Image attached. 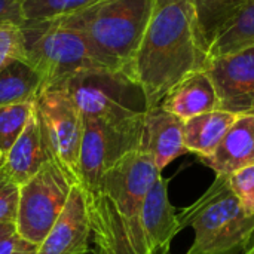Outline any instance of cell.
I'll list each match as a JSON object with an SVG mask.
<instances>
[{
  "label": "cell",
  "mask_w": 254,
  "mask_h": 254,
  "mask_svg": "<svg viewBox=\"0 0 254 254\" xmlns=\"http://www.w3.org/2000/svg\"><path fill=\"white\" fill-rule=\"evenodd\" d=\"M22 57V31L16 24H0V70Z\"/></svg>",
  "instance_id": "obj_25"
},
{
  "label": "cell",
  "mask_w": 254,
  "mask_h": 254,
  "mask_svg": "<svg viewBox=\"0 0 254 254\" xmlns=\"http://www.w3.org/2000/svg\"><path fill=\"white\" fill-rule=\"evenodd\" d=\"M243 254H254V235L253 238H252V241H250V244L247 246V249L243 252Z\"/></svg>",
  "instance_id": "obj_29"
},
{
  "label": "cell",
  "mask_w": 254,
  "mask_h": 254,
  "mask_svg": "<svg viewBox=\"0 0 254 254\" xmlns=\"http://www.w3.org/2000/svg\"><path fill=\"white\" fill-rule=\"evenodd\" d=\"M219 100V110L254 115V46L208 58L204 68Z\"/></svg>",
  "instance_id": "obj_10"
},
{
  "label": "cell",
  "mask_w": 254,
  "mask_h": 254,
  "mask_svg": "<svg viewBox=\"0 0 254 254\" xmlns=\"http://www.w3.org/2000/svg\"><path fill=\"white\" fill-rule=\"evenodd\" d=\"M140 219L152 254H170L174 237L180 232L176 208L168 199V180L162 173L147 190Z\"/></svg>",
  "instance_id": "obj_13"
},
{
  "label": "cell",
  "mask_w": 254,
  "mask_h": 254,
  "mask_svg": "<svg viewBox=\"0 0 254 254\" xmlns=\"http://www.w3.org/2000/svg\"><path fill=\"white\" fill-rule=\"evenodd\" d=\"M39 246H34L24 240L16 231L0 240V254H27L36 253Z\"/></svg>",
  "instance_id": "obj_26"
},
{
  "label": "cell",
  "mask_w": 254,
  "mask_h": 254,
  "mask_svg": "<svg viewBox=\"0 0 254 254\" xmlns=\"http://www.w3.org/2000/svg\"><path fill=\"white\" fill-rule=\"evenodd\" d=\"M254 46V0L217 34L208 49V58L220 57Z\"/></svg>",
  "instance_id": "obj_19"
},
{
  "label": "cell",
  "mask_w": 254,
  "mask_h": 254,
  "mask_svg": "<svg viewBox=\"0 0 254 254\" xmlns=\"http://www.w3.org/2000/svg\"><path fill=\"white\" fill-rule=\"evenodd\" d=\"M22 58L45 79V88L79 71L101 67L83 36L61 18L21 24Z\"/></svg>",
  "instance_id": "obj_5"
},
{
  "label": "cell",
  "mask_w": 254,
  "mask_h": 254,
  "mask_svg": "<svg viewBox=\"0 0 254 254\" xmlns=\"http://www.w3.org/2000/svg\"><path fill=\"white\" fill-rule=\"evenodd\" d=\"M207 61L208 45L190 0H155L127 74L143 89L150 109L188 76L204 70Z\"/></svg>",
  "instance_id": "obj_1"
},
{
  "label": "cell",
  "mask_w": 254,
  "mask_h": 254,
  "mask_svg": "<svg viewBox=\"0 0 254 254\" xmlns=\"http://www.w3.org/2000/svg\"><path fill=\"white\" fill-rule=\"evenodd\" d=\"M177 220L180 231L193 229L186 254H243L254 235V213L243 208L226 176H216L199 199L177 213Z\"/></svg>",
  "instance_id": "obj_3"
},
{
  "label": "cell",
  "mask_w": 254,
  "mask_h": 254,
  "mask_svg": "<svg viewBox=\"0 0 254 254\" xmlns=\"http://www.w3.org/2000/svg\"><path fill=\"white\" fill-rule=\"evenodd\" d=\"M170 254H171V253H170Z\"/></svg>",
  "instance_id": "obj_31"
},
{
  "label": "cell",
  "mask_w": 254,
  "mask_h": 254,
  "mask_svg": "<svg viewBox=\"0 0 254 254\" xmlns=\"http://www.w3.org/2000/svg\"><path fill=\"white\" fill-rule=\"evenodd\" d=\"M138 150L150 155L156 168L162 173L174 159L189 153L183 141V121L162 106L150 107L143 119Z\"/></svg>",
  "instance_id": "obj_12"
},
{
  "label": "cell",
  "mask_w": 254,
  "mask_h": 254,
  "mask_svg": "<svg viewBox=\"0 0 254 254\" xmlns=\"http://www.w3.org/2000/svg\"><path fill=\"white\" fill-rule=\"evenodd\" d=\"M34 113L51 158L79 183L83 121L73 100L61 85H51L34 100Z\"/></svg>",
  "instance_id": "obj_7"
},
{
  "label": "cell",
  "mask_w": 254,
  "mask_h": 254,
  "mask_svg": "<svg viewBox=\"0 0 254 254\" xmlns=\"http://www.w3.org/2000/svg\"><path fill=\"white\" fill-rule=\"evenodd\" d=\"M159 106L185 122L198 115L219 110V100L210 77L201 70L174 86Z\"/></svg>",
  "instance_id": "obj_16"
},
{
  "label": "cell",
  "mask_w": 254,
  "mask_h": 254,
  "mask_svg": "<svg viewBox=\"0 0 254 254\" xmlns=\"http://www.w3.org/2000/svg\"><path fill=\"white\" fill-rule=\"evenodd\" d=\"M91 222L85 190L74 185L64 210L34 254H86Z\"/></svg>",
  "instance_id": "obj_11"
},
{
  "label": "cell",
  "mask_w": 254,
  "mask_h": 254,
  "mask_svg": "<svg viewBox=\"0 0 254 254\" xmlns=\"http://www.w3.org/2000/svg\"><path fill=\"white\" fill-rule=\"evenodd\" d=\"M237 118L234 113L214 110L185 121L183 141L188 152L198 155L199 159L213 155Z\"/></svg>",
  "instance_id": "obj_17"
},
{
  "label": "cell",
  "mask_w": 254,
  "mask_h": 254,
  "mask_svg": "<svg viewBox=\"0 0 254 254\" xmlns=\"http://www.w3.org/2000/svg\"><path fill=\"white\" fill-rule=\"evenodd\" d=\"M76 183L57 161H46L27 183L19 186L16 232L39 246L64 210Z\"/></svg>",
  "instance_id": "obj_6"
},
{
  "label": "cell",
  "mask_w": 254,
  "mask_h": 254,
  "mask_svg": "<svg viewBox=\"0 0 254 254\" xmlns=\"http://www.w3.org/2000/svg\"><path fill=\"white\" fill-rule=\"evenodd\" d=\"M199 161L216 176H229L254 165V115L238 116L214 153Z\"/></svg>",
  "instance_id": "obj_14"
},
{
  "label": "cell",
  "mask_w": 254,
  "mask_h": 254,
  "mask_svg": "<svg viewBox=\"0 0 254 254\" xmlns=\"http://www.w3.org/2000/svg\"><path fill=\"white\" fill-rule=\"evenodd\" d=\"M55 85L67 91L82 119L131 124L141 122L149 110L143 89L125 71L94 67Z\"/></svg>",
  "instance_id": "obj_4"
},
{
  "label": "cell",
  "mask_w": 254,
  "mask_h": 254,
  "mask_svg": "<svg viewBox=\"0 0 254 254\" xmlns=\"http://www.w3.org/2000/svg\"><path fill=\"white\" fill-rule=\"evenodd\" d=\"M19 202V186L0 168V223H15Z\"/></svg>",
  "instance_id": "obj_24"
},
{
  "label": "cell",
  "mask_w": 254,
  "mask_h": 254,
  "mask_svg": "<svg viewBox=\"0 0 254 254\" xmlns=\"http://www.w3.org/2000/svg\"><path fill=\"white\" fill-rule=\"evenodd\" d=\"M155 0H101L61 19L86 40L98 65L128 71Z\"/></svg>",
  "instance_id": "obj_2"
},
{
  "label": "cell",
  "mask_w": 254,
  "mask_h": 254,
  "mask_svg": "<svg viewBox=\"0 0 254 254\" xmlns=\"http://www.w3.org/2000/svg\"><path fill=\"white\" fill-rule=\"evenodd\" d=\"M250 0H190L205 43L210 45L217 34L240 13Z\"/></svg>",
  "instance_id": "obj_20"
},
{
  "label": "cell",
  "mask_w": 254,
  "mask_h": 254,
  "mask_svg": "<svg viewBox=\"0 0 254 254\" xmlns=\"http://www.w3.org/2000/svg\"><path fill=\"white\" fill-rule=\"evenodd\" d=\"M24 22L21 0H0V24H16Z\"/></svg>",
  "instance_id": "obj_27"
},
{
  "label": "cell",
  "mask_w": 254,
  "mask_h": 254,
  "mask_svg": "<svg viewBox=\"0 0 254 254\" xmlns=\"http://www.w3.org/2000/svg\"><path fill=\"white\" fill-rule=\"evenodd\" d=\"M79 152V183L85 190L95 189L103 174L122 156L140 149L141 122L115 124L103 119H82Z\"/></svg>",
  "instance_id": "obj_8"
},
{
  "label": "cell",
  "mask_w": 254,
  "mask_h": 254,
  "mask_svg": "<svg viewBox=\"0 0 254 254\" xmlns=\"http://www.w3.org/2000/svg\"><path fill=\"white\" fill-rule=\"evenodd\" d=\"M49 159L52 158L43 141L40 125L33 109V113L24 131L18 137L15 144L9 149V152L0 159V168L18 186H22Z\"/></svg>",
  "instance_id": "obj_15"
},
{
  "label": "cell",
  "mask_w": 254,
  "mask_h": 254,
  "mask_svg": "<svg viewBox=\"0 0 254 254\" xmlns=\"http://www.w3.org/2000/svg\"><path fill=\"white\" fill-rule=\"evenodd\" d=\"M43 89V76L22 57L12 60L0 70V107L18 103H34Z\"/></svg>",
  "instance_id": "obj_18"
},
{
  "label": "cell",
  "mask_w": 254,
  "mask_h": 254,
  "mask_svg": "<svg viewBox=\"0 0 254 254\" xmlns=\"http://www.w3.org/2000/svg\"><path fill=\"white\" fill-rule=\"evenodd\" d=\"M228 177V183L237 198L240 199L243 208L253 214L254 213V165L238 170Z\"/></svg>",
  "instance_id": "obj_23"
},
{
  "label": "cell",
  "mask_w": 254,
  "mask_h": 254,
  "mask_svg": "<svg viewBox=\"0 0 254 254\" xmlns=\"http://www.w3.org/2000/svg\"><path fill=\"white\" fill-rule=\"evenodd\" d=\"M27 254H34V253H27Z\"/></svg>",
  "instance_id": "obj_30"
},
{
  "label": "cell",
  "mask_w": 254,
  "mask_h": 254,
  "mask_svg": "<svg viewBox=\"0 0 254 254\" xmlns=\"http://www.w3.org/2000/svg\"><path fill=\"white\" fill-rule=\"evenodd\" d=\"M85 195L94 254H152L140 219L141 210L124 213L97 189L85 190Z\"/></svg>",
  "instance_id": "obj_9"
},
{
  "label": "cell",
  "mask_w": 254,
  "mask_h": 254,
  "mask_svg": "<svg viewBox=\"0 0 254 254\" xmlns=\"http://www.w3.org/2000/svg\"><path fill=\"white\" fill-rule=\"evenodd\" d=\"M33 109L34 103H18L0 107V159L24 131Z\"/></svg>",
  "instance_id": "obj_22"
},
{
  "label": "cell",
  "mask_w": 254,
  "mask_h": 254,
  "mask_svg": "<svg viewBox=\"0 0 254 254\" xmlns=\"http://www.w3.org/2000/svg\"><path fill=\"white\" fill-rule=\"evenodd\" d=\"M15 231H16L15 223H0V240L13 234Z\"/></svg>",
  "instance_id": "obj_28"
},
{
  "label": "cell",
  "mask_w": 254,
  "mask_h": 254,
  "mask_svg": "<svg viewBox=\"0 0 254 254\" xmlns=\"http://www.w3.org/2000/svg\"><path fill=\"white\" fill-rule=\"evenodd\" d=\"M101 0H21L24 22L55 19L73 15Z\"/></svg>",
  "instance_id": "obj_21"
}]
</instances>
